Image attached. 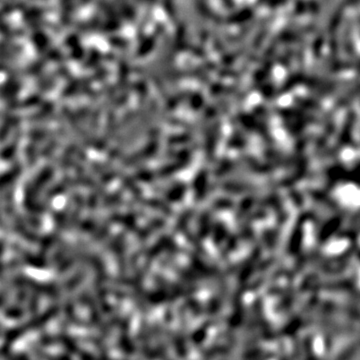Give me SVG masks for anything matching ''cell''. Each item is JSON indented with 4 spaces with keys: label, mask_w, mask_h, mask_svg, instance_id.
Instances as JSON below:
<instances>
[{
    "label": "cell",
    "mask_w": 360,
    "mask_h": 360,
    "mask_svg": "<svg viewBox=\"0 0 360 360\" xmlns=\"http://www.w3.org/2000/svg\"><path fill=\"white\" fill-rule=\"evenodd\" d=\"M60 6H61V22L63 25H68L71 21L73 10L72 0H60Z\"/></svg>",
    "instance_id": "obj_1"
},
{
    "label": "cell",
    "mask_w": 360,
    "mask_h": 360,
    "mask_svg": "<svg viewBox=\"0 0 360 360\" xmlns=\"http://www.w3.org/2000/svg\"><path fill=\"white\" fill-rule=\"evenodd\" d=\"M32 42L38 51H45L49 45L48 37L42 32H36L32 37Z\"/></svg>",
    "instance_id": "obj_2"
},
{
    "label": "cell",
    "mask_w": 360,
    "mask_h": 360,
    "mask_svg": "<svg viewBox=\"0 0 360 360\" xmlns=\"http://www.w3.org/2000/svg\"><path fill=\"white\" fill-rule=\"evenodd\" d=\"M71 48V55H72V57L74 58V59H76V60H78V59H80V58H82L83 57V49H82V47L79 45V43H77V44H75V45H73V46H71L70 47Z\"/></svg>",
    "instance_id": "obj_3"
},
{
    "label": "cell",
    "mask_w": 360,
    "mask_h": 360,
    "mask_svg": "<svg viewBox=\"0 0 360 360\" xmlns=\"http://www.w3.org/2000/svg\"><path fill=\"white\" fill-rule=\"evenodd\" d=\"M89 2V0H80V3L82 4V5H85V4H87Z\"/></svg>",
    "instance_id": "obj_4"
}]
</instances>
